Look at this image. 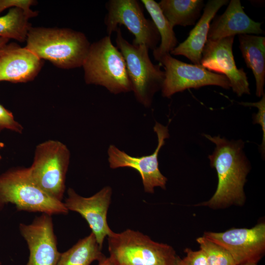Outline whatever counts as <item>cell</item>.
<instances>
[{
  "instance_id": "cell-1",
  "label": "cell",
  "mask_w": 265,
  "mask_h": 265,
  "mask_svg": "<svg viewBox=\"0 0 265 265\" xmlns=\"http://www.w3.org/2000/svg\"><path fill=\"white\" fill-rule=\"evenodd\" d=\"M204 136L215 147L208 158L211 166L216 171L218 185L216 190L208 201L197 205L212 209H221L231 205L244 204V186L250 170L248 160L243 152L241 140H229L219 136Z\"/></svg>"
},
{
  "instance_id": "cell-2",
  "label": "cell",
  "mask_w": 265,
  "mask_h": 265,
  "mask_svg": "<svg viewBox=\"0 0 265 265\" xmlns=\"http://www.w3.org/2000/svg\"><path fill=\"white\" fill-rule=\"evenodd\" d=\"M26 41L40 59L67 69L82 66L91 45L84 33L69 28L31 26Z\"/></svg>"
},
{
  "instance_id": "cell-3",
  "label": "cell",
  "mask_w": 265,
  "mask_h": 265,
  "mask_svg": "<svg viewBox=\"0 0 265 265\" xmlns=\"http://www.w3.org/2000/svg\"><path fill=\"white\" fill-rule=\"evenodd\" d=\"M82 67L86 84L102 86L114 94L132 91L125 60L110 36L90 45Z\"/></svg>"
},
{
  "instance_id": "cell-4",
  "label": "cell",
  "mask_w": 265,
  "mask_h": 265,
  "mask_svg": "<svg viewBox=\"0 0 265 265\" xmlns=\"http://www.w3.org/2000/svg\"><path fill=\"white\" fill-rule=\"evenodd\" d=\"M11 203L19 211L66 214L64 203L47 194L32 180L28 168H16L0 175V210Z\"/></svg>"
},
{
  "instance_id": "cell-5",
  "label": "cell",
  "mask_w": 265,
  "mask_h": 265,
  "mask_svg": "<svg viewBox=\"0 0 265 265\" xmlns=\"http://www.w3.org/2000/svg\"><path fill=\"white\" fill-rule=\"evenodd\" d=\"M107 241L109 257L115 265H174L177 257L171 246L131 229L113 232Z\"/></svg>"
},
{
  "instance_id": "cell-6",
  "label": "cell",
  "mask_w": 265,
  "mask_h": 265,
  "mask_svg": "<svg viewBox=\"0 0 265 265\" xmlns=\"http://www.w3.org/2000/svg\"><path fill=\"white\" fill-rule=\"evenodd\" d=\"M115 32L116 47L125 60L132 91L139 103L149 107L155 93L161 89L164 71L161 70L160 65L152 63L145 45L129 42L123 37L120 27Z\"/></svg>"
},
{
  "instance_id": "cell-7",
  "label": "cell",
  "mask_w": 265,
  "mask_h": 265,
  "mask_svg": "<svg viewBox=\"0 0 265 265\" xmlns=\"http://www.w3.org/2000/svg\"><path fill=\"white\" fill-rule=\"evenodd\" d=\"M70 157V151L64 144L49 140L37 145L33 163L28 168L35 184L59 201H62L65 189Z\"/></svg>"
},
{
  "instance_id": "cell-8",
  "label": "cell",
  "mask_w": 265,
  "mask_h": 265,
  "mask_svg": "<svg viewBox=\"0 0 265 265\" xmlns=\"http://www.w3.org/2000/svg\"><path fill=\"white\" fill-rule=\"evenodd\" d=\"M106 7L104 22L107 35L123 25L134 36L133 44L144 45L153 51L158 47L159 34L153 22L145 17L138 0H109Z\"/></svg>"
},
{
  "instance_id": "cell-9",
  "label": "cell",
  "mask_w": 265,
  "mask_h": 265,
  "mask_svg": "<svg viewBox=\"0 0 265 265\" xmlns=\"http://www.w3.org/2000/svg\"><path fill=\"white\" fill-rule=\"evenodd\" d=\"M159 63L164 68L165 78L161 87L162 96L170 98L174 94L189 88L197 89L216 85L224 89L231 87L224 75L213 73L201 64H191L173 57L170 53L163 56Z\"/></svg>"
},
{
  "instance_id": "cell-10",
  "label": "cell",
  "mask_w": 265,
  "mask_h": 265,
  "mask_svg": "<svg viewBox=\"0 0 265 265\" xmlns=\"http://www.w3.org/2000/svg\"><path fill=\"white\" fill-rule=\"evenodd\" d=\"M154 131L158 137V146L150 155L132 157L110 145L107 150L108 160L112 169L129 167L136 170L140 174L145 192L153 193L156 187L165 189L167 179L160 172L159 167L158 155L159 150L169 137L167 126L156 122Z\"/></svg>"
},
{
  "instance_id": "cell-11",
  "label": "cell",
  "mask_w": 265,
  "mask_h": 265,
  "mask_svg": "<svg viewBox=\"0 0 265 265\" xmlns=\"http://www.w3.org/2000/svg\"><path fill=\"white\" fill-rule=\"evenodd\" d=\"M203 236L225 248L236 265L257 263L265 252V224L251 228H232L223 232H205Z\"/></svg>"
},
{
  "instance_id": "cell-12",
  "label": "cell",
  "mask_w": 265,
  "mask_h": 265,
  "mask_svg": "<svg viewBox=\"0 0 265 265\" xmlns=\"http://www.w3.org/2000/svg\"><path fill=\"white\" fill-rule=\"evenodd\" d=\"M235 36L211 40L207 39L203 48L201 64L210 71L225 76L230 86L238 96L249 94V84L246 73L237 68L233 53Z\"/></svg>"
},
{
  "instance_id": "cell-13",
  "label": "cell",
  "mask_w": 265,
  "mask_h": 265,
  "mask_svg": "<svg viewBox=\"0 0 265 265\" xmlns=\"http://www.w3.org/2000/svg\"><path fill=\"white\" fill-rule=\"evenodd\" d=\"M64 204L69 211L80 214L86 221L96 239L102 247L105 238L113 232L107 222V213L111 202L112 189L106 186L94 195L82 197L69 188Z\"/></svg>"
},
{
  "instance_id": "cell-14",
  "label": "cell",
  "mask_w": 265,
  "mask_h": 265,
  "mask_svg": "<svg viewBox=\"0 0 265 265\" xmlns=\"http://www.w3.org/2000/svg\"><path fill=\"white\" fill-rule=\"evenodd\" d=\"M19 230L29 251L26 265H56L60 256L51 215L42 213L29 224L21 223Z\"/></svg>"
},
{
  "instance_id": "cell-15",
  "label": "cell",
  "mask_w": 265,
  "mask_h": 265,
  "mask_svg": "<svg viewBox=\"0 0 265 265\" xmlns=\"http://www.w3.org/2000/svg\"><path fill=\"white\" fill-rule=\"evenodd\" d=\"M41 59L15 43L0 49V81L25 82L33 80L42 67Z\"/></svg>"
},
{
  "instance_id": "cell-16",
  "label": "cell",
  "mask_w": 265,
  "mask_h": 265,
  "mask_svg": "<svg viewBox=\"0 0 265 265\" xmlns=\"http://www.w3.org/2000/svg\"><path fill=\"white\" fill-rule=\"evenodd\" d=\"M261 23L256 22L244 11L240 1L231 0L225 12L214 18L207 39L216 40L237 34H262Z\"/></svg>"
},
{
  "instance_id": "cell-17",
  "label": "cell",
  "mask_w": 265,
  "mask_h": 265,
  "mask_svg": "<svg viewBox=\"0 0 265 265\" xmlns=\"http://www.w3.org/2000/svg\"><path fill=\"white\" fill-rule=\"evenodd\" d=\"M228 2L227 0H210L205 5L203 13L187 38L173 50L170 54L183 55L194 64H201L202 53L207 40L210 23L217 11Z\"/></svg>"
},
{
  "instance_id": "cell-18",
  "label": "cell",
  "mask_w": 265,
  "mask_h": 265,
  "mask_svg": "<svg viewBox=\"0 0 265 265\" xmlns=\"http://www.w3.org/2000/svg\"><path fill=\"white\" fill-rule=\"evenodd\" d=\"M239 48L246 66L254 74L256 94H264L265 82V37L250 34L238 35Z\"/></svg>"
},
{
  "instance_id": "cell-19",
  "label": "cell",
  "mask_w": 265,
  "mask_h": 265,
  "mask_svg": "<svg viewBox=\"0 0 265 265\" xmlns=\"http://www.w3.org/2000/svg\"><path fill=\"white\" fill-rule=\"evenodd\" d=\"M158 3L173 27L194 25L204 6L202 0H161Z\"/></svg>"
},
{
  "instance_id": "cell-20",
  "label": "cell",
  "mask_w": 265,
  "mask_h": 265,
  "mask_svg": "<svg viewBox=\"0 0 265 265\" xmlns=\"http://www.w3.org/2000/svg\"><path fill=\"white\" fill-rule=\"evenodd\" d=\"M141 3L151 16L160 35V45L153 51L155 59L159 62L163 56L170 53L177 46L178 41L174 27L163 15L159 3L154 0H142Z\"/></svg>"
},
{
  "instance_id": "cell-21",
  "label": "cell",
  "mask_w": 265,
  "mask_h": 265,
  "mask_svg": "<svg viewBox=\"0 0 265 265\" xmlns=\"http://www.w3.org/2000/svg\"><path fill=\"white\" fill-rule=\"evenodd\" d=\"M92 233L80 239L67 251L61 253L56 265H90L106 256Z\"/></svg>"
},
{
  "instance_id": "cell-22",
  "label": "cell",
  "mask_w": 265,
  "mask_h": 265,
  "mask_svg": "<svg viewBox=\"0 0 265 265\" xmlns=\"http://www.w3.org/2000/svg\"><path fill=\"white\" fill-rule=\"evenodd\" d=\"M37 14V12H28L19 7L9 9L6 15L0 17V37L25 41L31 27L28 19Z\"/></svg>"
},
{
  "instance_id": "cell-23",
  "label": "cell",
  "mask_w": 265,
  "mask_h": 265,
  "mask_svg": "<svg viewBox=\"0 0 265 265\" xmlns=\"http://www.w3.org/2000/svg\"><path fill=\"white\" fill-rule=\"evenodd\" d=\"M196 241L205 253L208 265H236L231 254L225 248L204 236Z\"/></svg>"
},
{
  "instance_id": "cell-24",
  "label": "cell",
  "mask_w": 265,
  "mask_h": 265,
  "mask_svg": "<svg viewBox=\"0 0 265 265\" xmlns=\"http://www.w3.org/2000/svg\"><path fill=\"white\" fill-rule=\"evenodd\" d=\"M240 105L246 106H254L258 108V111L253 117V121L255 124H259L262 129L263 139L261 145L262 155H264L265 149V95L262 96L260 101L257 102H241Z\"/></svg>"
},
{
  "instance_id": "cell-25",
  "label": "cell",
  "mask_w": 265,
  "mask_h": 265,
  "mask_svg": "<svg viewBox=\"0 0 265 265\" xmlns=\"http://www.w3.org/2000/svg\"><path fill=\"white\" fill-rule=\"evenodd\" d=\"M4 129L22 132L23 127L17 122L12 113L0 104V131Z\"/></svg>"
},
{
  "instance_id": "cell-26",
  "label": "cell",
  "mask_w": 265,
  "mask_h": 265,
  "mask_svg": "<svg viewBox=\"0 0 265 265\" xmlns=\"http://www.w3.org/2000/svg\"><path fill=\"white\" fill-rule=\"evenodd\" d=\"M184 252L186 256L182 260L186 265H208L206 255L202 249L194 251L186 248Z\"/></svg>"
},
{
  "instance_id": "cell-27",
  "label": "cell",
  "mask_w": 265,
  "mask_h": 265,
  "mask_svg": "<svg viewBox=\"0 0 265 265\" xmlns=\"http://www.w3.org/2000/svg\"><path fill=\"white\" fill-rule=\"evenodd\" d=\"M34 2L32 0H0V14L6 9L13 7H19L28 12H33L30 7Z\"/></svg>"
},
{
  "instance_id": "cell-28",
  "label": "cell",
  "mask_w": 265,
  "mask_h": 265,
  "mask_svg": "<svg viewBox=\"0 0 265 265\" xmlns=\"http://www.w3.org/2000/svg\"><path fill=\"white\" fill-rule=\"evenodd\" d=\"M98 265H115L110 257H105L98 262Z\"/></svg>"
},
{
  "instance_id": "cell-29",
  "label": "cell",
  "mask_w": 265,
  "mask_h": 265,
  "mask_svg": "<svg viewBox=\"0 0 265 265\" xmlns=\"http://www.w3.org/2000/svg\"><path fill=\"white\" fill-rule=\"evenodd\" d=\"M9 40L7 38L0 37V49L8 43Z\"/></svg>"
},
{
  "instance_id": "cell-30",
  "label": "cell",
  "mask_w": 265,
  "mask_h": 265,
  "mask_svg": "<svg viewBox=\"0 0 265 265\" xmlns=\"http://www.w3.org/2000/svg\"><path fill=\"white\" fill-rule=\"evenodd\" d=\"M174 265H186L181 258L177 256Z\"/></svg>"
},
{
  "instance_id": "cell-31",
  "label": "cell",
  "mask_w": 265,
  "mask_h": 265,
  "mask_svg": "<svg viewBox=\"0 0 265 265\" xmlns=\"http://www.w3.org/2000/svg\"><path fill=\"white\" fill-rule=\"evenodd\" d=\"M240 265H257V263L254 262H247Z\"/></svg>"
},
{
  "instance_id": "cell-32",
  "label": "cell",
  "mask_w": 265,
  "mask_h": 265,
  "mask_svg": "<svg viewBox=\"0 0 265 265\" xmlns=\"http://www.w3.org/2000/svg\"><path fill=\"white\" fill-rule=\"evenodd\" d=\"M3 146H4V144L2 142H0V149H1ZM0 159H1V156L0 155Z\"/></svg>"
},
{
  "instance_id": "cell-33",
  "label": "cell",
  "mask_w": 265,
  "mask_h": 265,
  "mask_svg": "<svg viewBox=\"0 0 265 265\" xmlns=\"http://www.w3.org/2000/svg\"><path fill=\"white\" fill-rule=\"evenodd\" d=\"M0 265H1V263L0 262Z\"/></svg>"
}]
</instances>
